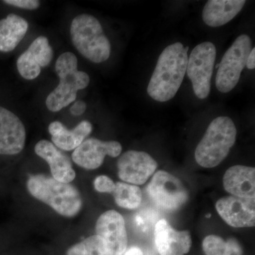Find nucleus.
Here are the masks:
<instances>
[{
  "label": "nucleus",
  "mask_w": 255,
  "mask_h": 255,
  "mask_svg": "<svg viewBox=\"0 0 255 255\" xmlns=\"http://www.w3.org/2000/svg\"><path fill=\"white\" fill-rule=\"evenodd\" d=\"M53 58V50L48 38L38 36L18 57L16 68L23 78L33 80L39 76L42 68L50 65Z\"/></svg>",
  "instance_id": "nucleus-12"
},
{
  "label": "nucleus",
  "mask_w": 255,
  "mask_h": 255,
  "mask_svg": "<svg viewBox=\"0 0 255 255\" xmlns=\"http://www.w3.org/2000/svg\"><path fill=\"white\" fill-rule=\"evenodd\" d=\"M87 110V104L84 101L78 100L74 102L72 107H70V113L73 116H81L85 113Z\"/></svg>",
  "instance_id": "nucleus-26"
},
{
  "label": "nucleus",
  "mask_w": 255,
  "mask_h": 255,
  "mask_svg": "<svg viewBox=\"0 0 255 255\" xmlns=\"http://www.w3.org/2000/svg\"><path fill=\"white\" fill-rule=\"evenodd\" d=\"M237 129L232 119L217 117L211 122L195 150L196 162L205 168H213L226 158L236 141Z\"/></svg>",
  "instance_id": "nucleus-4"
},
{
  "label": "nucleus",
  "mask_w": 255,
  "mask_h": 255,
  "mask_svg": "<svg viewBox=\"0 0 255 255\" xmlns=\"http://www.w3.org/2000/svg\"><path fill=\"white\" fill-rule=\"evenodd\" d=\"M26 132L21 119L0 106V155H14L24 148Z\"/></svg>",
  "instance_id": "nucleus-14"
},
{
  "label": "nucleus",
  "mask_w": 255,
  "mask_h": 255,
  "mask_svg": "<svg viewBox=\"0 0 255 255\" xmlns=\"http://www.w3.org/2000/svg\"><path fill=\"white\" fill-rule=\"evenodd\" d=\"M26 186L33 197L65 217H74L82 209L81 195L70 183L58 182L44 174H35L28 178Z\"/></svg>",
  "instance_id": "nucleus-2"
},
{
  "label": "nucleus",
  "mask_w": 255,
  "mask_h": 255,
  "mask_svg": "<svg viewBox=\"0 0 255 255\" xmlns=\"http://www.w3.org/2000/svg\"><path fill=\"white\" fill-rule=\"evenodd\" d=\"M70 36L74 46L86 59L102 63L109 59L112 46L99 20L89 14L74 18L70 25Z\"/></svg>",
  "instance_id": "nucleus-5"
},
{
  "label": "nucleus",
  "mask_w": 255,
  "mask_h": 255,
  "mask_svg": "<svg viewBox=\"0 0 255 255\" xmlns=\"http://www.w3.org/2000/svg\"><path fill=\"white\" fill-rule=\"evenodd\" d=\"M156 248L160 255H185L190 251L189 231H178L165 220H159L155 228Z\"/></svg>",
  "instance_id": "nucleus-15"
},
{
  "label": "nucleus",
  "mask_w": 255,
  "mask_h": 255,
  "mask_svg": "<svg viewBox=\"0 0 255 255\" xmlns=\"http://www.w3.org/2000/svg\"><path fill=\"white\" fill-rule=\"evenodd\" d=\"M96 233L105 242L108 255H123L128 237L123 216L114 210L101 215L96 223Z\"/></svg>",
  "instance_id": "nucleus-9"
},
{
  "label": "nucleus",
  "mask_w": 255,
  "mask_h": 255,
  "mask_svg": "<svg viewBox=\"0 0 255 255\" xmlns=\"http://www.w3.org/2000/svg\"><path fill=\"white\" fill-rule=\"evenodd\" d=\"M68 255H108L105 242L100 236H92L68 250Z\"/></svg>",
  "instance_id": "nucleus-23"
},
{
  "label": "nucleus",
  "mask_w": 255,
  "mask_h": 255,
  "mask_svg": "<svg viewBox=\"0 0 255 255\" xmlns=\"http://www.w3.org/2000/svg\"><path fill=\"white\" fill-rule=\"evenodd\" d=\"M226 191L238 197L255 198V169L247 166L230 167L223 177Z\"/></svg>",
  "instance_id": "nucleus-18"
},
{
  "label": "nucleus",
  "mask_w": 255,
  "mask_h": 255,
  "mask_svg": "<svg viewBox=\"0 0 255 255\" xmlns=\"http://www.w3.org/2000/svg\"><path fill=\"white\" fill-rule=\"evenodd\" d=\"M216 48L214 43L204 42L196 46L188 58L187 73L198 98L204 100L211 91Z\"/></svg>",
  "instance_id": "nucleus-7"
},
{
  "label": "nucleus",
  "mask_w": 255,
  "mask_h": 255,
  "mask_svg": "<svg viewBox=\"0 0 255 255\" xmlns=\"http://www.w3.org/2000/svg\"><path fill=\"white\" fill-rule=\"evenodd\" d=\"M189 47L177 42L164 48L159 55L147 87V94L154 100H172L182 85L187 73Z\"/></svg>",
  "instance_id": "nucleus-1"
},
{
  "label": "nucleus",
  "mask_w": 255,
  "mask_h": 255,
  "mask_svg": "<svg viewBox=\"0 0 255 255\" xmlns=\"http://www.w3.org/2000/svg\"><path fill=\"white\" fill-rule=\"evenodd\" d=\"M94 187L98 192L112 194L115 189V183L107 176L100 175L94 181Z\"/></svg>",
  "instance_id": "nucleus-24"
},
{
  "label": "nucleus",
  "mask_w": 255,
  "mask_h": 255,
  "mask_svg": "<svg viewBox=\"0 0 255 255\" xmlns=\"http://www.w3.org/2000/svg\"><path fill=\"white\" fill-rule=\"evenodd\" d=\"M123 255H143V253L140 248H137V247H132L128 250H127Z\"/></svg>",
  "instance_id": "nucleus-28"
},
{
  "label": "nucleus",
  "mask_w": 255,
  "mask_h": 255,
  "mask_svg": "<svg viewBox=\"0 0 255 255\" xmlns=\"http://www.w3.org/2000/svg\"><path fill=\"white\" fill-rule=\"evenodd\" d=\"M252 49L251 38L246 34L238 36L228 48L218 65L216 85L219 91L228 93L237 85Z\"/></svg>",
  "instance_id": "nucleus-6"
},
{
  "label": "nucleus",
  "mask_w": 255,
  "mask_h": 255,
  "mask_svg": "<svg viewBox=\"0 0 255 255\" xmlns=\"http://www.w3.org/2000/svg\"><path fill=\"white\" fill-rule=\"evenodd\" d=\"M216 211L229 226L251 228L255 224V199L228 196L216 202Z\"/></svg>",
  "instance_id": "nucleus-13"
},
{
  "label": "nucleus",
  "mask_w": 255,
  "mask_h": 255,
  "mask_svg": "<svg viewBox=\"0 0 255 255\" xmlns=\"http://www.w3.org/2000/svg\"><path fill=\"white\" fill-rule=\"evenodd\" d=\"M122 146L115 140L102 141L100 139L90 137L77 147L72 154V159L77 165L85 169L99 168L106 156L117 157L121 155Z\"/></svg>",
  "instance_id": "nucleus-11"
},
{
  "label": "nucleus",
  "mask_w": 255,
  "mask_h": 255,
  "mask_svg": "<svg viewBox=\"0 0 255 255\" xmlns=\"http://www.w3.org/2000/svg\"><path fill=\"white\" fill-rule=\"evenodd\" d=\"M28 23L17 14H9L0 20V51H12L27 33Z\"/></svg>",
  "instance_id": "nucleus-20"
},
{
  "label": "nucleus",
  "mask_w": 255,
  "mask_h": 255,
  "mask_svg": "<svg viewBox=\"0 0 255 255\" xmlns=\"http://www.w3.org/2000/svg\"><path fill=\"white\" fill-rule=\"evenodd\" d=\"M246 3L245 0H209L203 9V20L211 27L223 26L237 16Z\"/></svg>",
  "instance_id": "nucleus-19"
},
{
  "label": "nucleus",
  "mask_w": 255,
  "mask_h": 255,
  "mask_svg": "<svg viewBox=\"0 0 255 255\" xmlns=\"http://www.w3.org/2000/svg\"><path fill=\"white\" fill-rule=\"evenodd\" d=\"M247 68L249 70H254L255 68V48L252 49L251 53L248 55L246 63Z\"/></svg>",
  "instance_id": "nucleus-27"
},
{
  "label": "nucleus",
  "mask_w": 255,
  "mask_h": 255,
  "mask_svg": "<svg viewBox=\"0 0 255 255\" xmlns=\"http://www.w3.org/2000/svg\"><path fill=\"white\" fill-rule=\"evenodd\" d=\"M147 193L156 205L167 211H177L189 199V193L180 179L163 170L154 174Z\"/></svg>",
  "instance_id": "nucleus-8"
},
{
  "label": "nucleus",
  "mask_w": 255,
  "mask_h": 255,
  "mask_svg": "<svg viewBox=\"0 0 255 255\" xmlns=\"http://www.w3.org/2000/svg\"><path fill=\"white\" fill-rule=\"evenodd\" d=\"M92 124L82 121L76 127L68 130L58 121L50 123L48 132L51 135L52 143L61 150H75L86 140L92 131Z\"/></svg>",
  "instance_id": "nucleus-17"
},
{
  "label": "nucleus",
  "mask_w": 255,
  "mask_h": 255,
  "mask_svg": "<svg viewBox=\"0 0 255 255\" xmlns=\"http://www.w3.org/2000/svg\"><path fill=\"white\" fill-rule=\"evenodd\" d=\"M3 2L16 7L28 10L37 9L41 5V2L38 0H4Z\"/></svg>",
  "instance_id": "nucleus-25"
},
{
  "label": "nucleus",
  "mask_w": 255,
  "mask_h": 255,
  "mask_svg": "<svg viewBox=\"0 0 255 255\" xmlns=\"http://www.w3.org/2000/svg\"><path fill=\"white\" fill-rule=\"evenodd\" d=\"M117 167L119 177L122 181L141 185L155 173L157 163L147 152L129 150L119 157Z\"/></svg>",
  "instance_id": "nucleus-10"
},
{
  "label": "nucleus",
  "mask_w": 255,
  "mask_h": 255,
  "mask_svg": "<svg viewBox=\"0 0 255 255\" xmlns=\"http://www.w3.org/2000/svg\"><path fill=\"white\" fill-rule=\"evenodd\" d=\"M37 155L46 161L49 165L52 177L63 183L73 182L76 177L71 159L51 142L41 140L35 145Z\"/></svg>",
  "instance_id": "nucleus-16"
},
{
  "label": "nucleus",
  "mask_w": 255,
  "mask_h": 255,
  "mask_svg": "<svg viewBox=\"0 0 255 255\" xmlns=\"http://www.w3.org/2000/svg\"><path fill=\"white\" fill-rule=\"evenodd\" d=\"M117 205L127 209H135L142 201V191L137 186L126 182H117L112 193Z\"/></svg>",
  "instance_id": "nucleus-22"
},
{
  "label": "nucleus",
  "mask_w": 255,
  "mask_h": 255,
  "mask_svg": "<svg viewBox=\"0 0 255 255\" xmlns=\"http://www.w3.org/2000/svg\"><path fill=\"white\" fill-rule=\"evenodd\" d=\"M76 55L65 52L58 57L55 63V72L59 78V84L50 92L46 100L48 110L58 112L75 102L79 90L87 88L90 78L85 72L78 69Z\"/></svg>",
  "instance_id": "nucleus-3"
},
{
  "label": "nucleus",
  "mask_w": 255,
  "mask_h": 255,
  "mask_svg": "<svg viewBox=\"0 0 255 255\" xmlns=\"http://www.w3.org/2000/svg\"><path fill=\"white\" fill-rule=\"evenodd\" d=\"M203 251L206 255H243L241 245L236 238L224 240L220 236L211 235L204 238Z\"/></svg>",
  "instance_id": "nucleus-21"
}]
</instances>
